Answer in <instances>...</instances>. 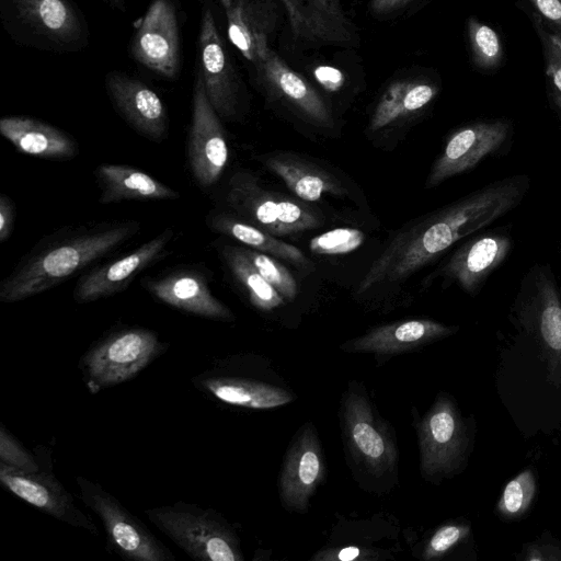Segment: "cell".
I'll return each instance as SVG.
<instances>
[{
    "label": "cell",
    "instance_id": "6da1fadb",
    "mask_svg": "<svg viewBox=\"0 0 561 561\" xmlns=\"http://www.w3.org/2000/svg\"><path fill=\"white\" fill-rule=\"evenodd\" d=\"M526 182L524 176L497 181L409 222L369 267L356 294L408 279L454 243L517 206L527 190Z\"/></svg>",
    "mask_w": 561,
    "mask_h": 561
},
{
    "label": "cell",
    "instance_id": "7a4b0ae2",
    "mask_svg": "<svg viewBox=\"0 0 561 561\" xmlns=\"http://www.w3.org/2000/svg\"><path fill=\"white\" fill-rule=\"evenodd\" d=\"M140 224L115 221L83 228L39 245L0 283V300L16 302L64 283L135 236Z\"/></svg>",
    "mask_w": 561,
    "mask_h": 561
},
{
    "label": "cell",
    "instance_id": "3957f363",
    "mask_svg": "<svg viewBox=\"0 0 561 561\" xmlns=\"http://www.w3.org/2000/svg\"><path fill=\"white\" fill-rule=\"evenodd\" d=\"M149 520L190 557L201 561H242L240 541L216 511L179 501L145 511Z\"/></svg>",
    "mask_w": 561,
    "mask_h": 561
},
{
    "label": "cell",
    "instance_id": "277c9868",
    "mask_svg": "<svg viewBox=\"0 0 561 561\" xmlns=\"http://www.w3.org/2000/svg\"><path fill=\"white\" fill-rule=\"evenodd\" d=\"M164 350L158 335L140 327L114 331L93 344L81 357L88 390L95 394L134 378Z\"/></svg>",
    "mask_w": 561,
    "mask_h": 561
},
{
    "label": "cell",
    "instance_id": "5b68a950",
    "mask_svg": "<svg viewBox=\"0 0 561 561\" xmlns=\"http://www.w3.org/2000/svg\"><path fill=\"white\" fill-rule=\"evenodd\" d=\"M226 201L243 220L274 236H286L322 226L319 214L307 205L265 190L251 172L239 170L229 182Z\"/></svg>",
    "mask_w": 561,
    "mask_h": 561
},
{
    "label": "cell",
    "instance_id": "8992f818",
    "mask_svg": "<svg viewBox=\"0 0 561 561\" xmlns=\"http://www.w3.org/2000/svg\"><path fill=\"white\" fill-rule=\"evenodd\" d=\"M10 32L43 48L70 50L85 41L82 20L70 0H0Z\"/></svg>",
    "mask_w": 561,
    "mask_h": 561
},
{
    "label": "cell",
    "instance_id": "52a82bcc",
    "mask_svg": "<svg viewBox=\"0 0 561 561\" xmlns=\"http://www.w3.org/2000/svg\"><path fill=\"white\" fill-rule=\"evenodd\" d=\"M77 484L82 502L101 519L116 553L134 561L175 560L171 550L99 483L77 477Z\"/></svg>",
    "mask_w": 561,
    "mask_h": 561
},
{
    "label": "cell",
    "instance_id": "ba28073f",
    "mask_svg": "<svg viewBox=\"0 0 561 561\" xmlns=\"http://www.w3.org/2000/svg\"><path fill=\"white\" fill-rule=\"evenodd\" d=\"M35 454L39 460L37 471H25L0 462L1 484L18 497L60 522L98 536V527L76 505L72 495L51 471L50 457L46 449L39 446Z\"/></svg>",
    "mask_w": 561,
    "mask_h": 561
},
{
    "label": "cell",
    "instance_id": "9c48e42d",
    "mask_svg": "<svg viewBox=\"0 0 561 561\" xmlns=\"http://www.w3.org/2000/svg\"><path fill=\"white\" fill-rule=\"evenodd\" d=\"M421 470L433 478L454 473L461 465L468 447L467 427L453 400L437 397L419 427Z\"/></svg>",
    "mask_w": 561,
    "mask_h": 561
},
{
    "label": "cell",
    "instance_id": "30bf717a",
    "mask_svg": "<svg viewBox=\"0 0 561 561\" xmlns=\"http://www.w3.org/2000/svg\"><path fill=\"white\" fill-rule=\"evenodd\" d=\"M229 149L220 116L210 104L199 72L192 98L187 160L194 181L202 188L216 184L228 163Z\"/></svg>",
    "mask_w": 561,
    "mask_h": 561
},
{
    "label": "cell",
    "instance_id": "8fae6325",
    "mask_svg": "<svg viewBox=\"0 0 561 561\" xmlns=\"http://www.w3.org/2000/svg\"><path fill=\"white\" fill-rule=\"evenodd\" d=\"M342 415L346 443L357 461L375 476L391 472L398 460L394 440L368 398L354 386L344 397Z\"/></svg>",
    "mask_w": 561,
    "mask_h": 561
},
{
    "label": "cell",
    "instance_id": "7c38bea8",
    "mask_svg": "<svg viewBox=\"0 0 561 561\" xmlns=\"http://www.w3.org/2000/svg\"><path fill=\"white\" fill-rule=\"evenodd\" d=\"M129 53L138 64L162 78L178 77L180 36L171 0H152L131 38Z\"/></svg>",
    "mask_w": 561,
    "mask_h": 561
},
{
    "label": "cell",
    "instance_id": "4fadbf2b",
    "mask_svg": "<svg viewBox=\"0 0 561 561\" xmlns=\"http://www.w3.org/2000/svg\"><path fill=\"white\" fill-rule=\"evenodd\" d=\"M199 75L207 98L220 116L232 119L238 113L239 81L218 32L211 10L203 12L198 35Z\"/></svg>",
    "mask_w": 561,
    "mask_h": 561
},
{
    "label": "cell",
    "instance_id": "5bb4252c",
    "mask_svg": "<svg viewBox=\"0 0 561 561\" xmlns=\"http://www.w3.org/2000/svg\"><path fill=\"white\" fill-rule=\"evenodd\" d=\"M173 236V229L167 228L130 253L91 270L77 282L75 300L92 302L123 291L140 272L167 254Z\"/></svg>",
    "mask_w": 561,
    "mask_h": 561
},
{
    "label": "cell",
    "instance_id": "9a60e30c",
    "mask_svg": "<svg viewBox=\"0 0 561 561\" xmlns=\"http://www.w3.org/2000/svg\"><path fill=\"white\" fill-rule=\"evenodd\" d=\"M325 466L321 444L311 423L293 439L279 476V494L285 508L305 513L323 480Z\"/></svg>",
    "mask_w": 561,
    "mask_h": 561
},
{
    "label": "cell",
    "instance_id": "2e32d148",
    "mask_svg": "<svg viewBox=\"0 0 561 561\" xmlns=\"http://www.w3.org/2000/svg\"><path fill=\"white\" fill-rule=\"evenodd\" d=\"M507 133L508 124L504 121L479 122L457 129L433 163L426 187H435L449 178L474 168L501 147Z\"/></svg>",
    "mask_w": 561,
    "mask_h": 561
},
{
    "label": "cell",
    "instance_id": "e0dca14e",
    "mask_svg": "<svg viewBox=\"0 0 561 561\" xmlns=\"http://www.w3.org/2000/svg\"><path fill=\"white\" fill-rule=\"evenodd\" d=\"M105 82L114 107L131 128L154 142L165 139L168 111L150 87L118 71L107 73Z\"/></svg>",
    "mask_w": 561,
    "mask_h": 561
},
{
    "label": "cell",
    "instance_id": "ac0fdd59",
    "mask_svg": "<svg viewBox=\"0 0 561 561\" xmlns=\"http://www.w3.org/2000/svg\"><path fill=\"white\" fill-rule=\"evenodd\" d=\"M254 67L265 85L306 119L324 128L333 126L332 113L320 94L271 47L261 54Z\"/></svg>",
    "mask_w": 561,
    "mask_h": 561
},
{
    "label": "cell",
    "instance_id": "d6986e66",
    "mask_svg": "<svg viewBox=\"0 0 561 561\" xmlns=\"http://www.w3.org/2000/svg\"><path fill=\"white\" fill-rule=\"evenodd\" d=\"M147 290L163 304L198 317L217 321H233L232 311L211 293L205 276L192 270H181L148 279Z\"/></svg>",
    "mask_w": 561,
    "mask_h": 561
},
{
    "label": "cell",
    "instance_id": "ffe728a7",
    "mask_svg": "<svg viewBox=\"0 0 561 561\" xmlns=\"http://www.w3.org/2000/svg\"><path fill=\"white\" fill-rule=\"evenodd\" d=\"M430 319H410L376 327L341 345V350L377 355H396L420 348L457 331Z\"/></svg>",
    "mask_w": 561,
    "mask_h": 561
},
{
    "label": "cell",
    "instance_id": "44dd1931",
    "mask_svg": "<svg viewBox=\"0 0 561 561\" xmlns=\"http://www.w3.org/2000/svg\"><path fill=\"white\" fill-rule=\"evenodd\" d=\"M293 34L319 45H346L353 39V25L341 0H280Z\"/></svg>",
    "mask_w": 561,
    "mask_h": 561
},
{
    "label": "cell",
    "instance_id": "7402d4cb",
    "mask_svg": "<svg viewBox=\"0 0 561 561\" xmlns=\"http://www.w3.org/2000/svg\"><path fill=\"white\" fill-rule=\"evenodd\" d=\"M194 383L222 402L250 409H273L295 398L284 388L234 374L224 364L204 371Z\"/></svg>",
    "mask_w": 561,
    "mask_h": 561
},
{
    "label": "cell",
    "instance_id": "603a6c76",
    "mask_svg": "<svg viewBox=\"0 0 561 561\" xmlns=\"http://www.w3.org/2000/svg\"><path fill=\"white\" fill-rule=\"evenodd\" d=\"M227 19L231 44L253 65L270 47L268 38L276 26L272 0H218Z\"/></svg>",
    "mask_w": 561,
    "mask_h": 561
},
{
    "label": "cell",
    "instance_id": "cb8c5ba5",
    "mask_svg": "<svg viewBox=\"0 0 561 561\" xmlns=\"http://www.w3.org/2000/svg\"><path fill=\"white\" fill-rule=\"evenodd\" d=\"M511 239L501 233L478 236L463 243L444 266L447 279L473 295L484 279L505 260Z\"/></svg>",
    "mask_w": 561,
    "mask_h": 561
},
{
    "label": "cell",
    "instance_id": "d4e9b609",
    "mask_svg": "<svg viewBox=\"0 0 561 561\" xmlns=\"http://www.w3.org/2000/svg\"><path fill=\"white\" fill-rule=\"evenodd\" d=\"M0 133L14 148L27 156L64 160L78 152L76 140L62 129L28 116H5Z\"/></svg>",
    "mask_w": 561,
    "mask_h": 561
},
{
    "label": "cell",
    "instance_id": "484cf974",
    "mask_svg": "<svg viewBox=\"0 0 561 561\" xmlns=\"http://www.w3.org/2000/svg\"><path fill=\"white\" fill-rule=\"evenodd\" d=\"M262 163L279 176L294 194L305 202H317L323 194L346 195L343 183L331 172L288 152L260 157Z\"/></svg>",
    "mask_w": 561,
    "mask_h": 561
},
{
    "label": "cell",
    "instance_id": "4316f807",
    "mask_svg": "<svg viewBox=\"0 0 561 561\" xmlns=\"http://www.w3.org/2000/svg\"><path fill=\"white\" fill-rule=\"evenodd\" d=\"M100 203L178 199L180 193L134 167L103 163L95 171Z\"/></svg>",
    "mask_w": 561,
    "mask_h": 561
},
{
    "label": "cell",
    "instance_id": "83f0119b",
    "mask_svg": "<svg viewBox=\"0 0 561 561\" xmlns=\"http://www.w3.org/2000/svg\"><path fill=\"white\" fill-rule=\"evenodd\" d=\"M208 226L218 233L228 236L248 248L286 261L301 273L314 271V264L297 247L278 240L274 234L228 213L216 211L208 216Z\"/></svg>",
    "mask_w": 561,
    "mask_h": 561
},
{
    "label": "cell",
    "instance_id": "f1b7e54d",
    "mask_svg": "<svg viewBox=\"0 0 561 561\" xmlns=\"http://www.w3.org/2000/svg\"><path fill=\"white\" fill-rule=\"evenodd\" d=\"M437 94L434 84L423 81H394L380 96L369 119L368 129L377 131L415 114Z\"/></svg>",
    "mask_w": 561,
    "mask_h": 561
},
{
    "label": "cell",
    "instance_id": "f546056e",
    "mask_svg": "<svg viewBox=\"0 0 561 561\" xmlns=\"http://www.w3.org/2000/svg\"><path fill=\"white\" fill-rule=\"evenodd\" d=\"M224 261L239 284L247 290L251 304L264 311L282 306L285 298L260 274L249 260L243 248L225 245Z\"/></svg>",
    "mask_w": 561,
    "mask_h": 561
},
{
    "label": "cell",
    "instance_id": "4dcf8cb0",
    "mask_svg": "<svg viewBox=\"0 0 561 561\" xmlns=\"http://www.w3.org/2000/svg\"><path fill=\"white\" fill-rule=\"evenodd\" d=\"M537 325L547 351L561 357V300L554 283L546 275L537 282Z\"/></svg>",
    "mask_w": 561,
    "mask_h": 561
},
{
    "label": "cell",
    "instance_id": "1f68e13d",
    "mask_svg": "<svg viewBox=\"0 0 561 561\" xmlns=\"http://www.w3.org/2000/svg\"><path fill=\"white\" fill-rule=\"evenodd\" d=\"M468 36L472 59L479 68L491 69L501 62L503 55L501 39L491 26L470 18Z\"/></svg>",
    "mask_w": 561,
    "mask_h": 561
},
{
    "label": "cell",
    "instance_id": "d6a6232c",
    "mask_svg": "<svg viewBox=\"0 0 561 561\" xmlns=\"http://www.w3.org/2000/svg\"><path fill=\"white\" fill-rule=\"evenodd\" d=\"M536 491V481L530 470H525L508 481L499 502L503 517L517 518L528 510Z\"/></svg>",
    "mask_w": 561,
    "mask_h": 561
},
{
    "label": "cell",
    "instance_id": "836d02e7",
    "mask_svg": "<svg viewBox=\"0 0 561 561\" xmlns=\"http://www.w3.org/2000/svg\"><path fill=\"white\" fill-rule=\"evenodd\" d=\"M243 251L260 274L285 299L293 300L297 296V282L287 267L268 254L250 248H243Z\"/></svg>",
    "mask_w": 561,
    "mask_h": 561
},
{
    "label": "cell",
    "instance_id": "e575fe53",
    "mask_svg": "<svg viewBox=\"0 0 561 561\" xmlns=\"http://www.w3.org/2000/svg\"><path fill=\"white\" fill-rule=\"evenodd\" d=\"M365 240L363 231L355 228H336L310 240L312 253L322 255L345 254L358 249Z\"/></svg>",
    "mask_w": 561,
    "mask_h": 561
},
{
    "label": "cell",
    "instance_id": "d590c367",
    "mask_svg": "<svg viewBox=\"0 0 561 561\" xmlns=\"http://www.w3.org/2000/svg\"><path fill=\"white\" fill-rule=\"evenodd\" d=\"M35 455L36 454H32L24 448L21 443L1 425L0 462L25 471H37L39 469V460Z\"/></svg>",
    "mask_w": 561,
    "mask_h": 561
},
{
    "label": "cell",
    "instance_id": "8d00e7d4",
    "mask_svg": "<svg viewBox=\"0 0 561 561\" xmlns=\"http://www.w3.org/2000/svg\"><path fill=\"white\" fill-rule=\"evenodd\" d=\"M469 526L462 524H447L439 527L430 538L424 552V560L442 557L469 534Z\"/></svg>",
    "mask_w": 561,
    "mask_h": 561
},
{
    "label": "cell",
    "instance_id": "74e56055",
    "mask_svg": "<svg viewBox=\"0 0 561 561\" xmlns=\"http://www.w3.org/2000/svg\"><path fill=\"white\" fill-rule=\"evenodd\" d=\"M546 60V72L561 93V37L539 30Z\"/></svg>",
    "mask_w": 561,
    "mask_h": 561
},
{
    "label": "cell",
    "instance_id": "f35d334b",
    "mask_svg": "<svg viewBox=\"0 0 561 561\" xmlns=\"http://www.w3.org/2000/svg\"><path fill=\"white\" fill-rule=\"evenodd\" d=\"M15 209L12 199L5 194L0 196V241H7L13 231Z\"/></svg>",
    "mask_w": 561,
    "mask_h": 561
},
{
    "label": "cell",
    "instance_id": "ab89813d",
    "mask_svg": "<svg viewBox=\"0 0 561 561\" xmlns=\"http://www.w3.org/2000/svg\"><path fill=\"white\" fill-rule=\"evenodd\" d=\"M548 21L561 30V0H528Z\"/></svg>",
    "mask_w": 561,
    "mask_h": 561
},
{
    "label": "cell",
    "instance_id": "60d3db41",
    "mask_svg": "<svg viewBox=\"0 0 561 561\" xmlns=\"http://www.w3.org/2000/svg\"><path fill=\"white\" fill-rule=\"evenodd\" d=\"M357 559H366L363 556L360 549L356 547H346L339 550H330L327 552H319L313 560H341V561H351Z\"/></svg>",
    "mask_w": 561,
    "mask_h": 561
},
{
    "label": "cell",
    "instance_id": "b9f144b4",
    "mask_svg": "<svg viewBox=\"0 0 561 561\" xmlns=\"http://www.w3.org/2000/svg\"><path fill=\"white\" fill-rule=\"evenodd\" d=\"M411 0H370V11L375 14H388L408 4Z\"/></svg>",
    "mask_w": 561,
    "mask_h": 561
},
{
    "label": "cell",
    "instance_id": "7bdbcfd3",
    "mask_svg": "<svg viewBox=\"0 0 561 561\" xmlns=\"http://www.w3.org/2000/svg\"><path fill=\"white\" fill-rule=\"evenodd\" d=\"M108 3L119 10H123L125 8V0H107Z\"/></svg>",
    "mask_w": 561,
    "mask_h": 561
},
{
    "label": "cell",
    "instance_id": "ee69618b",
    "mask_svg": "<svg viewBox=\"0 0 561 561\" xmlns=\"http://www.w3.org/2000/svg\"><path fill=\"white\" fill-rule=\"evenodd\" d=\"M556 103L559 106V108L561 110V93L556 95Z\"/></svg>",
    "mask_w": 561,
    "mask_h": 561
}]
</instances>
